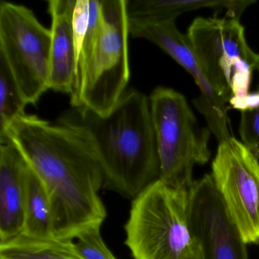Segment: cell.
Returning a JSON list of instances; mask_svg holds the SVG:
<instances>
[{
  "label": "cell",
  "mask_w": 259,
  "mask_h": 259,
  "mask_svg": "<svg viewBox=\"0 0 259 259\" xmlns=\"http://www.w3.org/2000/svg\"><path fill=\"white\" fill-rule=\"evenodd\" d=\"M212 179L245 243L259 244L258 159L236 138L218 144Z\"/></svg>",
  "instance_id": "obj_8"
},
{
  "label": "cell",
  "mask_w": 259,
  "mask_h": 259,
  "mask_svg": "<svg viewBox=\"0 0 259 259\" xmlns=\"http://www.w3.org/2000/svg\"><path fill=\"white\" fill-rule=\"evenodd\" d=\"M0 257L7 259H85L73 241L33 239L21 235L0 244Z\"/></svg>",
  "instance_id": "obj_15"
},
{
  "label": "cell",
  "mask_w": 259,
  "mask_h": 259,
  "mask_svg": "<svg viewBox=\"0 0 259 259\" xmlns=\"http://www.w3.org/2000/svg\"><path fill=\"white\" fill-rule=\"evenodd\" d=\"M239 132L242 143L259 159V107L241 112Z\"/></svg>",
  "instance_id": "obj_18"
},
{
  "label": "cell",
  "mask_w": 259,
  "mask_h": 259,
  "mask_svg": "<svg viewBox=\"0 0 259 259\" xmlns=\"http://www.w3.org/2000/svg\"><path fill=\"white\" fill-rule=\"evenodd\" d=\"M0 259H7V258H4V257H0Z\"/></svg>",
  "instance_id": "obj_21"
},
{
  "label": "cell",
  "mask_w": 259,
  "mask_h": 259,
  "mask_svg": "<svg viewBox=\"0 0 259 259\" xmlns=\"http://www.w3.org/2000/svg\"><path fill=\"white\" fill-rule=\"evenodd\" d=\"M259 107V90L250 92L245 98L238 101L232 108L243 112L246 110H254Z\"/></svg>",
  "instance_id": "obj_19"
},
{
  "label": "cell",
  "mask_w": 259,
  "mask_h": 259,
  "mask_svg": "<svg viewBox=\"0 0 259 259\" xmlns=\"http://www.w3.org/2000/svg\"><path fill=\"white\" fill-rule=\"evenodd\" d=\"M51 31L32 10L0 4V57L5 60L28 104L49 90Z\"/></svg>",
  "instance_id": "obj_7"
},
{
  "label": "cell",
  "mask_w": 259,
  "mask_h": 259,
  "mask_svg": "<svg viewBox=\"0 0 259 259\" xmlns=\"http://www.w3.org/2000/svg\"><path fill=\"white\" fill-rule=\"evenodd\" d=\"M6 139L16 145L49 192L54 239L73 241L85 230L101 227L107 217L99 195L104 174L82 132L25 113L0 136V142Z\"/></svg>",
  "instance_id": "obj_1"
},
{
  "label": "cell",
  "mask_w": 259,
  "mask_h": 259,
  "mask_svg": "<svg viewBox=\"0 0 259 259\" xmlns=\"http://www.w3.org/2000/svg\"><path fill=\"white\" fill-rule=\"evenodd\" d=\"M29 165L8 139L0 142V244L23 234Z\"/></svg>",
  "instance_id": "obj_11"
},
{
  "label": "cell",
  "mask_w": 259,
  "mask_h": 259,
  "mask_svg": "<svg viewBox=\"0 0 259 259\" xmlns=\"http://www.w3.org/2000/svg\"><path fill=\"white\" fill-rule=\"evenodd\" d=\"M151 119L160 162V179L189 192L194 166L210 157V130L198 123L184 95L169 88H156L149 96Z\"/></svg>",
  "instance_id": "obj_5"
},
{
  "label": "cell",
  "mask_w": 259,
  "mask_h": 259,
  "mask_svg": "<svg viewBox=\"0 0 259 259\" xmlns=\"http://www.w3.org/2000/svg\"><path fill=\"white\" fill-rule=\"evenodd\" d=\"M73 242L75 249L85 259H117L106 245L100 227L85 230Z\"/></svg>",
  "instance_id": "obj_17"
},
{
  "label": "cell",
  "mask_w": 259,
  "mask_h": 259,
  "mask_svg": "<svg viewBox=\"0 0 259 259\" xmlns=\"http://www.w3.org/2000/svg\"><path fill=\"white\" fill-rule=\"evenodd\" d=\"M22 235L33 239H54L51 195L43 180L30 166Z\"/></svg>",
  "instance_id": "obj_14"
},
{
  "label": "cell",
  "mask_w": 259,
  "mask_h": 259,
  "mask_svg": "<svg viewBox=\"0 0 259 259\" xmlns=\"http://www.w3.org/2000/svg\"><path fill=\"white\" fill-rule=\"evenodd\" d=\"M58 120L78 128L89 139L108 189L134 198L160 179L149 97L142 92L127 89L107 116L73 108Z\"/></svg>",
  "instance_id": "obj_2"
},
{
  "label": "cell",
  "mask_w": 259,
  "mask_h": 259,
  "mask_svg": "<svg viewBox=\"0 0 259 259\" xmlns=\"http://www.w3.org/2000/svg\"><path fill=\"white\" fill-rule=\"evenodd\" d=\"M189 193L157 180L133 198L125 225L133 259H201L189 225Z\"/></svg>",
  "instance_id": "obj_4"
},
{
  "label": "cell",
  "mask_w": 259,
  "mask_h": 259,
  "mask_svg": "<svg viewBox=\"0 0 259 259\" xmlns=\"http://www.w3.org/2000/svg\"><path fill=\"white\" fill-rule=\"evenodd\" d=\"M28 105L5 60L0 57V136L20 116Z\"/></svg>",
  "instance_id": "obj_16"
},
{
  "label": "cell",
  "mask_w": 259,
  "mask_h": 259,
  "mask_svg": "<svg viewBox=\"0 0 259 259\" xmlns=\"http://www.w3.org/2000/svg\"><path fill=\"white\" fill-rule=\"evenodd\" d=\"M128 21L130 35L145 39L157 45L193 78L201 92L199 97L194 100V105L207 121L208 128L218 139V143L232 137L228 116L230 106L210 85L187 36L179 31L176 21L157 23Z\"/></svg>",
  "instance_id": "obj_9"
},
{
  "label": "cell",
  "mask_w": 259,
  "mask_h": 259,
  "mask_svg": "<svg viewBox=\"0 0 259 259\" xmlns=\"http://www.w3.org/2000/svg\"><path fill=\"white\" fill-rule=\"evenodd\" d=\"M189 225L201 259H248L242 239L218 194L210 174L195 180L189 193Z\"/></svg>",
  "instance_id": "obj_10"
},
{
  "label": "cell",
  "mask_w": 259,
  "mask_h": 259,
  "mask_svg": "<svg viewBox=\"0 0 259 259\" xmlns=\"http://www.w3.org/2000/svg\"><path fill=\"white\" fill-rule=\"evenodd\" d=\"M254 0H127L128 19L142 23L177 20L183 13L201 9H225L227 16L239 19Z\"/></svg>",
  "instance_id": "obj_13"
},
{
  "label": "cell",
  "mask_w": 259,
  "mask_h": 259,
  "mask_svg": "<svg viewBox=\"0 0 259 259\" xmlns=\"http://www.w3.org/2000/svg\"><path fill=\"white\" fill-rule=\"evenodd\" d=\"M75 0H50L51 16L49 89L71 95L75 79L73 13Z\"/></svg>",
  "instance_id": "obj_12"
},
{
  "label": "cell",
  "mask_w": 259,
  "mask_h": 259,
  "mask_svg": "<svg viewBox=\"0 0 259 259\" xmlns=\"http://www.w3.org/2000/svg\"><path fill=\"white\" fill-rule=\"evenodd\" d=\"M186 36L210 85L230 107L250 93L259 54L248 46L239 19L198 17Z\"/></svg>",
  "instance_id": "obj_6"
},
{
  "label": "cell",
  "mask_w": 259,
  "mask_h": 259,
  "mask_svg": "<svg viewBox=\"0 0 259 259\" xmlns=\"http://www.w3.org/2000/svg\"><path fill=\"white\" fill-rule=\"evenodd\" d=\"M257 70L258 71V72H259V63H258V65H257Z\"/></svg>",
  "instance_id": "obj_20"
},
{
  "label": "cell",
  "mask_w": 259,
  "mask_h": 259,
  "mask_svg": "<svg viewBox=\"0 0 259 259\" xmlns=\"http://www.w3.org/2000/svg\"><path fill=\"white\" fill-rule=\"evenodd\" d=\"M96 32L75 60L71 105L108 115L127 91L130 78L127 0H100Z\"/></svg>",
  "instance_id": "obj_3"
}]
</instances>
